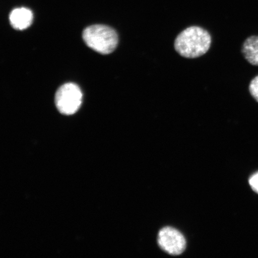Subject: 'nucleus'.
<instances>
[{"label": "nucleus", "mask_w": 258, "mask_h": 258, "mask_svg": "<svg viewBox=\"0 0 258 258\" xmlns=\"http://www.w3.org/2000/svg\"><path fill=\"white\" fill-rule=\"evenodd\" d=\"M211 42V35L207 31L198 26H192L177 35L174 46L180 56L196 58L207 53Z\"/></svg>", "instance_id": "obj_1"}, {"label": "nucleus", "mask_w": 258, "mask_h": 258, "mask_svg": "<svg viewBox=\"0 0 258 258\" xmlns=\"http://www.w3.org/2000/svg\"><path fill=\"white\" fill-rule=\"evenodd\" d=\"M83 38L87 46L103 54L112 53L118 43L117 32L108 26L102 25L86 28L83 32Z\"/></svg>", "instance_id": "obj_2"}, {"label": "nucleus", "mask_w": 258, "mask_h": 258, "mask_svg": "<svg viewBox=\"0 0 258 258\" xmlns=\"http://www.w3.org/2000/svg\"><path fill=\"white\" fill-rule=\"evenodd\" d=\"M82 98V90L78 86L74 83H67L57 90L55 104L61 114L72 115L79 110Z\"/></svg>", "instance_id": "obj_3"}, {"label": "nucleus", "mask_w": 258, "mask_h": 258, "mask_svg": "<svg viewBox=\"0 0 258 258\" xmlns=\"http://www.w3.org/2000/svg\"><path fill=\"white\" fill-rule=\"evenodd\" d=\"M157 241L161 249L171 255H179L186 248L185 237L179 231L171 227L161 230Z\"/></svg>", "instance_id": "obj_4"}, {"label": "nucleus", "mask_w": 258, "mask_h": 258, "mask_svg": "<svg viewBox=\"0 0 258 258\" xmlns=\"http://www.w3.org/2000/svg\"><path fill=\"white\" fill-rule=\"evenodd\" d=\"M9 19L12 27L16 30H23L31 25L33 14L27 8H17L13 10L10 14Z\"/></svg>", "instance_id": "obj_5"}, {"label": "nucleus", "mask_w": 258, "mask_h": 258, "mask_svg": "<svg viewBox=\"0 0 258 258\" xmlns=\"http://www.w3.org/2000/svg\"><path fill=\"white\" fill-rule=\"evenodd\" d=\"M242 53L248 62L258 66V36H251L244 42Z\"/></svg>", "instance_id": "obj_6"}, {"label": "nucleus", "mask_w": 258, "mask_h": 258, "mask_svg": "<svg viewBox=\"0 0 258 258\" xmlns=\"http://www.w3.org/2000/svg\"><path fill=\"white\" fill-rule=\"evenodd\" d=\"M249 92L251 96L258 102V76L251 81Z\"/></svg>", "instance_id": "obj_7"}, {"label": "nucleus", "mask_w": 258, "mask_h": 258, "mask_svg": "<svg viewBox=\"0 0 258 258\" xmlns=\"http://www.w3.org/2000/svg\"><path fill=\"white\" fill-rule=\"evenodd\" d=\"M249 184L251 189H252L254 192L258 194V172L254 173L253 175L250 177Z\"/></svg>", "instance_id": "obj_8"}]
</instances>
